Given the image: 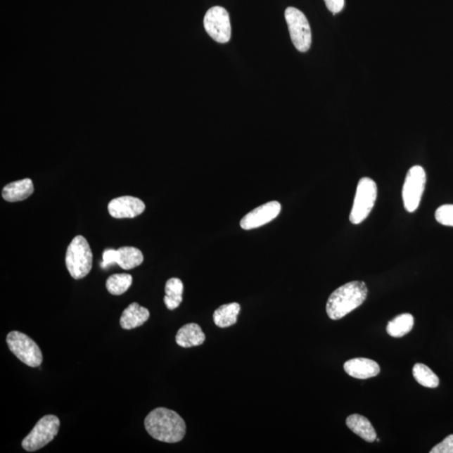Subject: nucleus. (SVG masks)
I'll return each instance as SVG.
<instances>
[{
    "instance_id": "1",
    "label": "nucleus",
    "mask_w": 453,
    "mask_h": 453,
    "mask_svg": "<svg viewBox=\"0 0 453 453\" xmlns=\"http://www.w3.org/2000/svg\"><path fill=\"white\" fill-rule=\"evenodd\" d=\"M147 433L160 442L176 443L186 435L184 420L176 411L167 408H156L145 420Z\"/></svg>"
},
{
    "instance_id": "2",
    "label": "nucleus",
    "mask_w": 453,
    "mask_h": 453,
    "mask_svg": "<svg viewBox=\"0 0 453 453\" xmlns=\"http://www.w3.org/2000/svg\"><path fill=\"white\" fill-rule=\"evenodd\" d=\"M368 288L363 281H351L340 286L329 296L326 313L332 320H339L364 302Z\"/></svg>"
},
{
    "instance_id": "3",
    "label": "nucleus",
    "mask_w": 453,
    "mask_h": 453,
    "mask_svg": "<svg viewBox=\"0 0 453 453\" xmlns=\"http://www.w3.org/2000/svg\"><path fill=\"white\" fill-rule=\"evenodd\" d=\"M66 267L73 279L80 280L88 276L93 267V253L87 239L77 235L68 247Z\"/></svg>"
},
{
    "instance_id": "4",
    "label": "nucleus",
    "mask_w": 453,
    "mask_h": 453,
    "mask_svg": "<svg viewBox=\"0 0 453 453\" xmlns=\"http://www.w3.org/2000/svg\"><path fill=\"white\" fill-rule=\"evenodd\" d=\"M377 193L376 181L369 177L361 178L350 217L352 224H359L367 219L376 204Z\"/></svg>"
},
{
    "instance_id": "5",
    "label": "nucleus",
    "mask_w": 453,
    "mask_h": 453,
    "mask_svg": "<svg viewBox=\"0 0 453 453\" xmlns=\"http://www.w3.org/2000/svg\"><path fill=\"white\" fill-rule=\"evenodd\" d=\"M6 342L10 350L21 362L32 368L42 364L43 355L40 347L27 335L13 331L8 334Z\"/></svg>"
},
{
    "instance_id": "6",
    "label": "nucleus",
    "mask_w": 453,
    "mask_h": 453,
    "mask_svg": "<svg viewBox=\"0 0 453 453\" xmlns=\"http://www.w3.org/2000/svg\"><path fill=\"white\" fill-rule=\"evenodd\" d=\"M60 420L54 415H47L39 420L34 428L23 442V447L27 452H36L50 443L58 435Z\"/></svg>"
},
{
    "instance_id": "7",
    "label": "nucleus",
    "mask_w": 453,
    "mask_h": 453,
    "mask_svg": "<svg viewBox=\"0 0 453 453\" xmlns=\"http://www.w3.org/2000/svg\"><path fill=\"white\" fill-rule=\"evenodd\" d=\"M291 42L300 52H306L312 45V32L306 15L298 8L288 7L285 11Z\"/></svg>"
},
{
    "instance_id": "8",
    "label": "nucleus",
    "mask_w": 453,
    "mask_h": 453,
    "mask_svg": "<svg viewBox=\"0 0 453 453\" xmlns=\"http://www.w3.org/2000/svg\"><path fill=\"white\" fill-rule=\"evenodd\" d=\"M426 182V175L423 167L414 165L409 170L402 190L404 207L408 212H414L419 208Z\"/></svg>"
},
{
    "instance_id": "9",
    "label": "nucleus",
    "mask_w": 453,
    "mask_h": 453,
    "mask_svg": "<svg viewBox=\"0 0 453 453\" xmlns=\"http://www.w3.org/2000/svg\"><path fill=\"white\" fill-rule=\"evenodd\" d=\"M204 28L212 40L217 42H229L231 38L229 15L224 8L215 6L209 8L203 20Z\"/></svg>"
},
{
    "instance_id": "10",
    "label": "nucleus",
    "mask_w": 453,
    "mask_h": 453,
    "mask_svg": "<svg viewBox=\"0 0 453 453\" xmlns=\"http://www.w3.org/2000/svg\"><path fill=\"white\" fill-rule=\"evenodd\" d=\"M281 211V205L276 201L261 205L243 217L241 222V228L245 230L260 228L276 219Z\"/></svg>"
},
{
    "instance_id": "11",
    "label": "nucleus",
    "mask_w": 453,
    "mask_h": 453,
    "mask_svg": "<svg viewBox=\"0 0 453 453\" xmlns=\"http://www.w3.org/2000/svg\"><path fill=\"white\" fill-rule=\"evenodd\" d=\"M108 212L115 219H134L145 211L146 205L141 199L124 196L111 200L108 206Z\"/></svg>"
},
{
    "instance_id": "12",
    "label": "nucleus",
    "mask_w": 453,
    "mask_h": 453,
    "mask_svg": "<svg viewBox=\"0 0 453 453\" xmlns=\"http://www.w3.org/2000/svg\"><path fill=\"white\" fill-rule=\"evenodd\" d=\"M343 368L348 376L360 380L376 377L381 372L380 365L376 361L364 358L348 360Z\"/></svg>"
},
{
    "instance_id": "13",
    "label": "nucleus",
    "mask_w": 453,
    "mask_h": 453,
    "mask_svg": "<svg viewBox=\"0 0 453 453\" xmlns=\"http://www.w3.org/2000/svg\"><path fill=\"white\" fill-rule=\"evenodd\" d=\"M149 317L150 312L147 308L141 307L137 302H134L122 313L120 326L125 330L136 328L145 324Z\"/></svg>"
},
{
    "instance_id": "14",
    "label": "nucleus",
    "mask_w": 453,
    "mask_h": 453,
    "mask_svg": "<svg viewBox=\"0 0 453 453\" xmlns=\"http://www.w3.org/2000/svg\"><path fill=\"white\" fill-rule=\"evenodd\" d=\"M33 191L32 181L26 178V179L11 182L4 186L2 191V197L7 202H20L27 199L30 196H32Z\"/></svg>"
},
{
    "instance_id": "15",
    "label": "nucleus",
    "mask_w": 453,
    "mask_h": 453,
    "mask_svg": "<svg viewBox=\"0 0 453 453\" xmlns=\"http://www.w3.org/2000/svg\"><path fill=\"white\" fill-rule=\"evenodd\" d=\"M206 339L201 326L196 324H189L182 326L177 333L176 342L180 347L189 348L202 345Z\"/></svg>"
},
{
    "instance_id": "16",
    "label": "nucleus",
    "mask_w": 453,
    "mask_h": 453,
    "mask_svg": "<svg viewBox=\"0 0 453 453\" xmlns=\"http://www.w3.org/2000/svg\"><path fill=\"white\" fill-rule=\"evenodd\" d=\"M346 424L352 433L358 435L364 441L368 442L376 441L377 438L376 431L367 418L358 415V414H355V415H351L347 418Z\"/></svg>"
},
{
    "instance_id": "17",
    "label": "nucleus",
    "mask_w": 453,
    "mask_h": 453,
    "mask_svg": "<svg viewBox=\"0 0 453 453\" xmlns=\"http://www.w3.org/2000/svg\"><path fill=\"white\" fill-rule=\"evenodd\" d=\"M241 309L237 302L223 305L213 313V321L219 328H229L236 324Z\"/></svg>"
},
{
    "instance_id": "18",
    "label": "nucleus",
    "mask_w": 453,
    "mask_h": 453,
    "mask_svg": "<svg viewBox=\"0 0 453 453\" xmlns=\"http://www.w3.org/2000/svg\"><path fill=\"white\" fill-rule=\"evenodd\" d=\"M142 252L134 247H121L117 250L116 264L122 269L129 271L143 263Z\"/></svg>"
},
{
    "instance_id": "19",
    "label": "nucleus",
    "mask_w": 453,
    "mask_h": 453,
    "mask_svg": "<svg viewBox=\"0 0 453 453\" xmlns=\"http://www.w3.org/2000/svg\"><path fill=\"white\" fill-rule=\"evenodd\" d=\"M183 291H184V286L180 279L172 278L167 281L165 287L164 302L169 310H175L180 306Z\"/></svg>"
},
{
    "instance_id": "20",
    "label": "nucleus",
    "mask_w": 453,
    "mask_h": 453,
    "mask_svg": "<svg viewBox=\"0 0 453 453\" xmlns=\"http://www.w3.org/2000/svg\"><path fill=\"white\" fill-rule=\"evenodd\" d=\"M414 326V317L409 313L399 315L389 321L387 325V333L393 338H402L411 332Z\"/></svg>"
},
{
    "instance_id": "21",
    "label": "nucleus",
    "mask_w": 453,
    "mask_h": 453,
    "mask_svg": "<svg viewBox=\"0 0 453 453\" xmlns=\"http://www.w3.org/2000/svg\"><path fill=\"white\" fill-rule=\"evenodd\" d=\"M133 282L129 274H115L108 278L106 288L113 295H120L127 291Z\"/></svg>"
},
{
    "instance_id": "22",
    "label": "nucleus",
    "mask_w": 453,
    "mask_h": 453,
    "mask_svg": "<svg viewBox=\"0 0 453 453\" xmlns=\"http://www.w3.org/2000/svg\"><path fill=\"white\" fill-rule=\"evenodd\" d=\"M413 376L422 386L434 389L439 385V378L437 374L423 364H416L414 366Z\"/></svg>"
},
{
    "instance_id": "23",
    "label": "nucleus",
    "mask_w": 453,
    "mask_h": 453,
    "mask_svg": "<svg viewBox=\"0 0 453 453\" xmlns=\"http://www.w3.org/2000/svg\"><path fill=\"white\" fill-rule=\"evenodd\" d=\"M435 217L439 224L453 226V205L445 204L439 207L435 212Z\"/></svg>"
},
{
    "instance_id": "24",
    "label": "nucleus",
    "mask_w": 453,
    "mask_h": 453,
    "mask_svg": "<svg viewBox=\"0 0 453 453\" xmlns=\"http://www.w3.org/2000/svg\"><path fill=\"white\" fill-rule=\"evenodd\" d=\"M430 453H453V435H448L442 442L430 450Z\"/></svg>"
},
{
    "instance_id": "25",
    "label": "nucleus",
    "mask_w": 453,
    "mask_h": 453,
    "mask_svg": "<svg viewBox=\"0 0 453 453\" xmlns=\"http://www.w3.org/2000/svg\"><path fill=\"white\" fill-rule=\"evenodd\" d=\"M117 250L113 249H107L104 250L103 254V263L101 267L106 268L113 264H116Z\"/></svg>"
},
{
    "instance_id": "26",
    "label": "nucleus",
    "mask_w": 453,
    "mask_h": 453,
    "mask_svg": "<svg viewBox=\"0 0 453 453\" xmlns=\"http://www.w3.org/2000/svg\"><path fill=\"white\" fill-rule=\"evenodd\" d=\"M326 8L333 13V15L338 14L343 11L344 7V0H324Z\"/></svg>"
}]
</instances>
